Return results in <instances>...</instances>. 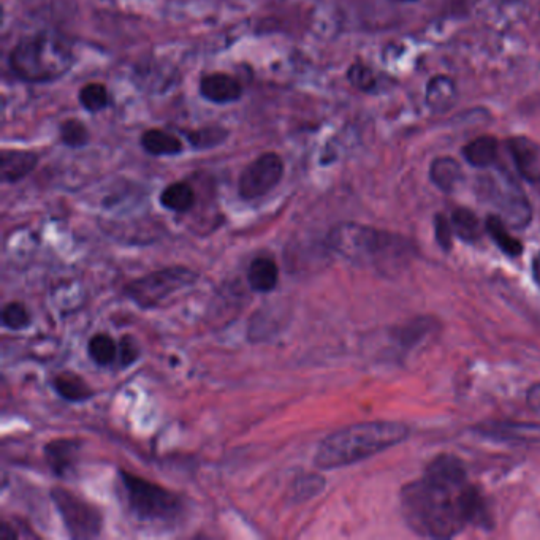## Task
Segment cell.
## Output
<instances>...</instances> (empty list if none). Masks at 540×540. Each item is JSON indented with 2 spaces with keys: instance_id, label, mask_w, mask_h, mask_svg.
Returning a JSON list of instances; mask_svg holds the SVG:
<instances>
[{
  "instance_id": "6da1fadb",
  "label": "cell",
  "mask_w": 540,
  "mask_h": 540,
  "mask_svg": "<svg viewBox=\"0 0 540 540\" xmlns=\"http://www.w3.org/2000/svg\"><path fill=\"white\" fill-rule=\"evenodd\" d=\"M401 510L412 531L431 539H450L469 523L491 526L487 501L452 455L431 461L423 479L404 487Z\"/></svg>"
},
{
  "instance_id": "7a4b0ae2",
  "label": "cell",
  "mask_w": 540,
  "mask_h": 540,
  "mask_svg": "<svg viewBox=\"0 0 540 540\" xmlns=\"http://www.w3.org/2000/svg\"><path fill=\"white\" fill-rule=\"evenodd\" d=\"M75 65L69 37L53 29L26 35L8 54V67L24 83L46 84L64 78Z\"/></svg>"
},
{
  "instance_id": "3957f363",
  "label": "cell",
  "mask_w": 540,
  "mask_h": 540,
  "mask_svg": "<svg viewBox=\"0 0 540 540\" xmlns=\"http://www.w3.org/2000/svg\"><path fill=\"white\" fill-rule=\"evenodd\" d=\"M403 423L368 422L346 426L320 442L314 463L319 469L344 468L395 447L407 438Z\"/></svg>"
},
{
  "instance_id": "277c9868",
  "label": "cell",
  "mask_w": 540,
  "mask_h": 540,
  "mask_svg": "<svg viewBox=\"0 0 540 540\" xmlns=\"http://www.w3.org/2000/svg\"><path fill=\"white\" fill-rule=\"evenodd\" d=\"M330 248L350 262L382 273L400 270L411 257V244L401 236L360 224H341L328 235Z\"/></svg>"
},
{
  "instance_id": "5b68a950",
  "label": "cell",
  "mask_w": 540,
  "mask_h": 540,
  "mask_svg": "<svg viewBox=\"0 0 540 540\" xmlns=\"http://www.w3.org/2000/svg\"><path fill=\"white\" fill-rule=\"evenodd\" d=\"M119 476L130 510L140 520L167 523L176 520L183 512V502L173 491L129 471H119Z\"/></svg>"
},
{
  "instance_id": "8992f818",
  "label": "cell",
  "mask_w": 540,
  "mask_h": 540,
  "mask_svg": "<svg viewBox=\"0 0 540 540\" xmlns=\"http://www.w3.org/2000/svg\"><path fill=\"white\" fill-rule=\"evenodd\" d=\"M479 194L501 214L502 221L514 229H525L533 217V208L528 197L521 191L509 173L496 172L482 176L479 183Z\"/></svg>"
},
{
  "instance_id": "52a82bcc",
  "label": "cell",
  "mask_w": 540,
  "mask_h": 540,
  "mask_svg": "<svg viewBox=\"0 0 540 540\" xmlns=\"http://www.w3.org/2000/svg\"><path fill=\"white\" fill-rule=\"evenodd\" d=\"M198 276L186 267H170L146 274L126 286V295L130 301L143 309L157 308L178 290L195 284Z\"/></svg>"
},
{
  "instance_id": "ba28073f",
  "label": "cell",
  "mask_w": 540,
  "mask_h": 540,
  "mask_svg": "<svg viewBox=\"0 0 540 540\" xmlns=\"http://www.w3.org/2000/svg\"><path fill=\"white\" fill-rule=\"evenodd\" d=\"M51 499L61 514L65 529L73 539H94L102 531V514L91 502L84 501L67 488H53Z\"/></svg>"
},
{
  "instance_id": "9c48e42d",
  "label": "cell",
  "mask_w": 540,
  "mask_h": 540,
  "mask_svg": "<svg viewBox=\"0 0 540 540\" xmlns=\"http://www.w3.org/2000/svg\"><path fill=\"white\" fill-rule=\"evenodd\" d=\"M286 173V164L281 154L263 153L252 160L248 167L241 172L238 179V194L246 202L259 200L270 194L274 187H278Z\"/></svg>"
},
{
  "instance_id": "30bf717a",
  "label": "cell",
  "mask_w": 540,
  "mask_h": 540,
  "mask_svg": "<svg viewBox=\"0 0 540 540\" xmlns=\"http://www.w3.org/2000/svg\"><path fill=\"white\" fill-rule=\"evenodd\" d=\"M198 91L203 99L216 105L238 102L243 97V84L235 77L224 72L206 73L203 75Z\"/></svg>"
},
{
  "instance_id": "8fae6325",
  "label": "cell",
  "mask_w": 540,
  "mask_h": 540,
  "mask_svg": "<svg viewBox=\"0 0 540 540\" xmlns=\"http://www.w3.org/2000/svg\"><path fill=\"white\" fill-rule=\"evenodd\" d=\"M39 154L24 149H4L0 154L2 183L15 184L23 181L39 165Z\"/></svg>"
},
{
  "instance_id": "7c38bea8",
  "label": "cell",
  "mask_w": 540,
  "mask_h": 540,
  "mask_svg": "<svg viewBox=\"0 0 540 540\" xmlns=\"http://www.w3.org/2000/svg\"><path fill=\"white\" fill-rule=\"evenodd\" d=\"M509 151L518 173L529 183H536L540 178V146L529 138L515 137L509 140Z\"/></svg>"
},
{
  "instance_id": "4fadbf2b",
  "label": "cell",
  "mask_w": 540,
  "mask_h": 540,
  "mask_svg": "<svg viewBox=\"0 0 540 540\" xmlns=\"http://www.w3.org/2000/svg\"><path fill=\"white\" fill-rule=\"evenodd\" d=\"M140 145L145 153L154 157L179 156L184 151V141L164 129H148L141 134Z\"/></svg>"
},
{
  "instance_id": "5bb4252c",
  "label": "cell",
  "mask_w": 540,
  "mask_h": 540,
  "mask_svg": "<svg viewBox=\"0 0 540 540\" xmlns=\"http://www.w3.org/2000/svg\"><path fill=\"white\" fill-rule=\"evenodd\" d=\"M81 442L75 439H56L45 445V458L56 476H65L80 453Z\"/></svg>"
},
{
  "instance_id": "9a60e30c",
  "label": "cell",
  "mask_w": 540,
  "mask_h": 540,
  "mask_svg": "<svg viewBox=\"0 0 540 540\" xmlns=\"http://www.w3.org/2000/svg\"><path fill=\"white\" fill-rule=\"evenodd\" d=\"M248 281L255 292H273L279 281L278 265L270 257H257L249 265Z\"/></svg>"
},
{
  "instance_id": "2e32d148",
  "label": "cell",
  "mask_w": 540,
  "mask_h": 540,
  "mask_svg": "<svg viewBox=\"0 0 540 540\" xmlns=\"http://www.w3.org/2000/svg\"><path fill=\"white\" fill-rule=\"evenodd\" d=\"M53 387L56 393L69 403H83L96 395L91 385L84 381L80 374L69 373V371L54 377Z\"/></svg>"
},
{
  "instance_id": "e0dca14e",
  "label": "cell",
  "mask_w": 540,
  "mask_h": 540,
  "mask_svg": "<svg viewBox=\"0 0 540 540\" xmlns=\"http://www.w3.org/2000/svg\"><path fill=\"white\" fill-rule=\"evenodd\" d=\"M457 86L449 77H434L426 86V103L436 113H444L457 102Z\"/></svg>"
},
{
  "instance_id": "ac0fdd59",
  "label": "cell",
  "mask_w": 540,
  "mask_h": 540,
  "mask_svg": "<svg viewBox=\"0 0 540 540\" xmlns=\"http://www.w3.org/2000/svg\"><path fill=\"white\" fill-rule=\"evenodd\" d=\"M498 153V140L495 137H490V135L476 138V140H472L463 148V156L466 162L477 168L491 167L498 159Z\"/></svg>"
},
{
  "instance_id": "d6986e66",
  "label": "cell",
  "mask_w": 540,
  "mask_h": 540,
  "mask_svg": "<svg viewBox=\"0 0 540 540\" xmlns=\"http://www.w3.org/2000/svg\"><path fill=\"white\" fill-rule=\"evenodd\" d=\"M159 200L165 210L173 211V213H187L194 208L197 194L191 184L179 181L165 187L164 191L160 192Z\"/></svg>"
},
{
  "instance_id": "ffe728a7",
  "label": "cell",
  "mask_w": 540,
  "mask_h": 540,
  "mask_svg": "<svg viewBox=\"0 0 540 540\" xmlns=\"http://www.w3.org/2000/svg\"><path fill=\"white\" fill-rule=\"evenodd\" d=\"M430 178L434 186L439 187L441 191L453 192L463 178L461 165L452 157H438L431 164Z\"/></svg>"
},
{
  "instance_id": "44dd1931",
  "label": "cell",
  "mask_w": 540,
  "mask_h": 540,
  "mask_svg": "<svg viewBox=\"0 0 540 540\" xmlns=\"http://www.w3.org/2000/svg\"><path fill=\"white\" fill-rule=\"evenodd\" d=\"M450 222H452L453 233H457L466 243H476L482 238V224H480L479 217L471 210L458 208V210L453 211Z\"/></svg>"
},
{
  "instance_id": "7402d4cb",
  "label": "cell",
  "mask_w": 540,
  "mask_h": 540,
  "mask_svg": "<svg viewBox=\"0 0 540 540\" xmlns=\"http://www.w3.org/2000/svg\"><path fill=\"white\" fill-rule=\"evenodd\" d=\"M229 135V130L222 126H206L202 129L184 132V137L195 151H208V149L216 148V146L222 145L229 138Z\"/></svg>"
},
{
  "instance_id": "603a6c76",
  "label": "cell",
  "mask_w": 540,
  "mask_h": 540,
  "mask_svg": "<svg viewBox=\"0 0 540 540\" xmlns=\"http://www.w3.org/2000/svg\"><path fill=\"white\" fill-rule=\"evenodd\" d=\"M78 100H80L81 107L92 115L107 110L111 102L107 86L103 83H97V81L84 84L78 92Z\"/></svg>"
},
{
  "instance_id": "cb8c5ba5",
  "label": "cell",
  "mask_w": 540,
  "mask_h": 540,
  "mask_svg": "<svg viewBox=\"0 0 540 540\" xmlns=\"http://www.w3.org/2000/svg\"><path fill=\"white\" fill-rule=\"evenodd\" d=\"M487 232L490 233L491 238L498 244L501 251L506 252L507 255L517 257L521 254V243L515 240L514 236L510 235L507 230L506 222L502 221L499 216H490L487 219Z\"/></svg>"
},
{
  "instance_id": "d4e9b609",
  "label": "cell",
  "mask_w": 540,
  "mask_h": 540,
  "mask_svg": "<svg viewBox=\"0 0 540 540\" xmlns=\"http://www.w3.org/2000/svg\"><path fill=\"white\" fill-rule=\"evenodd\" d=\"M485 433L490 434L493 438L502 439V441H529V439L540 438V428L537 426L528 425H491L485 428Z\"/></svg>"
},
{
  "instance_id": "484cf974",
  "label": "cell",
  "mask_w": 540,
  "mask_h": 540,
  "mask_svg": "<svg viewBox=\"0 0 540 540\" xmlns=\"http://www.w3.org/2000/svg\"><path fill=\"white\" fill-rule=\"evenodd\" d=\"M59 138H61L62 145L67 146V148L81 149L89 145L91 134H89L88 127L83 121L70 118L61 122Z\"/></svg>"
},
{
  "instance_id": "4316f807",
  "label": "cell",
  "mask_w": 540,
  "mask_h": 540,
  "mask_svg": "<svg viewBox=\"0 0 540 540\" xmlns=\"http://www.w3.org/2000/svg\"><path fill=\"white\" fill-rule=\"evenodd\" d=\"M88 350L92 362H96L100 366H108L115 362L119 347L110 335L99 333V335L92 336Z\"/></svg>"
},
{
  "instance_id": "83f0119b",
  "label": "cell",
  "mask_w": 540,
  "mask_h": 540,
  "mask_svg": "<svg viewBox=\"0 0 540 540\" xmlns=\"http://www.w3.org/2000/svg\"><path fill=\"white\" fill-rule=\"evenodd\" d=\"M347 80L358 91L371 92L377 88L376 73L373 69H369L368 65L360 64V62L350 65Z\"/></svg>"
},
{
  "instance_id": "f1b7e54d",
  "label": "cell",
  "mask_w": 540,
  "mask_h": 540,
  "mask_svg": "<svg viewBox=\"0 0 540 540\" xmlns=\"http://www.w3.org/2000/svg\"><path fill=\"white\" fill-rule=\"evenodd\" d=\"M2 324L10 330H24L31 325V314L21 303H8L2 309Z\"/></svg>"
},
{
  "instance_id": "f546056e",
  "label": "cell",
  "mask_w": 540,
  "mask_h": 540,
  "mask_svg": "<svg viewBox=\"0 0 540 540\" xmlns=\"http://www.w3.org/2000/svg\"><path fill=\"white\" fill-rule=\"evenodd\" d=\"M324 487L325 480L322 477L316 476V474H306V476H301L300 479H297V482L293 483V498L297 499V501L312 498V496L320 493Z\"/></svg>"
},
{
  "instance_id": "4dcf8cb0",
  "label": "cell",
  "mask_w": 540,
  "mask_h": 540,
  "mask_svg": "<svg viewBox=\"0 0 540 540\" xmlns=\"http://www.w3.org/2000/svg\"><path fill=\"white\" fill-rule=\"evenodd\" d=\"M452 235V222L447 217L442 216V214L436 216V240L441 244V248L444 251H449L452 248Z\"/></svg>"
},
{
  "instance_id": "1f68e13d",
  "label": "cell",
  "mask_w": 540,
  "mask_h": 540,
  "mask_svg": "<svg viewBox=\"0 0 540 540\" xmlns=\"http://www.w3.org/2000/svg\"><path fill=\"white\" fill-rule=\"evenodd\" d=\"M119 357H121L122 366H129L137 362L140 357V347L135 343L132 336H124L119 343Z\"/></svg>"
},
{
  "instance_id": "d6a6232c",
  "label": "cell",
  "mask_w": 540,
  "mask_h": 540,
  "mask_svg": "<svg viewBox=\"0 0 540 540\" xmlns=\"http://www.w3.org/2000/svg\"><path fill=\"white\" fill-rule=\"evenodd\" d=\"M533 274L537 284H540V252L533 260Z\"/></svg>"
},
{
  "instance_id": "836d02e7",
  "label": "cell",
  "mask_w": 540,
  "mask_h": 540,
  "mask_svg": "<svg viewBox=\"0 0 540 540\" xmlns=\"http://www.w3.org/2000/svg\"><path fill=\"white\" fill-rule=\"evenodd\" d=\"M395 2H404V4H407V2H417V0H395Z\"/></svg>"
},
{
  "instance_id": "e575fe53",
  "label": "cell",
  "mask_w": 540,
  "mask_h": 540,
  "mask_svg": "<svg viewBox=\"0 0 540 540\" xmlns=\"http://www.w3.org/2000/svg\"><path fill=\"white\" fill-rule=\"evenodd\" d=\"M534 184H536L537 191H539V195H540V178L537 179L536 183H534Z\"/></svg>"
}]
</instances>
